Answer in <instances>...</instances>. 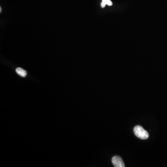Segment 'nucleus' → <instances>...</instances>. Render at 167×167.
Instances as JSON below:
<instances>
[{
    "label": "nucleus",
    "mask_w": 167,
    "mask_h": 167,
    "mask_svg": "<svg viewBox=\"0 0 167 167\" xmlns=\"http://www.w3.org/2000/svg\"><path fill=\"white\" fill-rule=\"evenodd\" d=\"M1 12V7H0V12Z\"/></svg>",
    "instance_id": "423d86ee"
},
{
    "label": "nucleus",
    "mask_w": 167,
    "mask_h": 167,
    "mask_svg": "<svg viewBox=\"0 0 167 167\" xmlns=\"http://www.w3.org/2000/svg\"><path fill=\"white\" fill-rule=\"evenodd\" d=\"M102 2L105 3L106 5L107 4L109 6H112V3L110 0H102Z\"/></svg>",
    "instance_id": "20e7f679"
},
{
    "label": "nucleus",
    "mask_w": 167,
    "mask_h": 167,
    "mask_svg": "<svg viewBox=\"0 0 167 167\" xmlns=\"http://www.w3.org/2000/svg\"><path fill=\"white\" fill-rule=\"evenodd\" d=\"M112 164L115 167H125V165L123 160L120 157L115 156L112 159Z\"/></svg>",
    "instance_id": "f03ea898"
},
{
    "label": "nucleus",
    "mask_w": 167,
    "mask_h": 167,
    "mask_svg": "<svg viewBox=\"0 0 167 167\" xmlns=\"http://www.w3.org/2000/svg\"><path fill=\"white\" fill-rule=\"evenodd\" d=\"M133 131L135 135L141 139H147L149 137L148 132L139 125L135 127Z\"/></svg>",
    "instance_id": "f257e3e1"
},
{
    "label": "nucleus",
    "mask_w": 167,
    "mask_h": 167,
    "mask_svg": "<svg viewBox=\"0 0 167 167\" xmlns=\"http://www.w3.org/2000/svg\"><path fill=\"white\" fill-rule=\"evenodd\" d=\"M16 72L18 75L22 77H25L27 75L26 71L22 69L21 68L18 67L16 69Z\"/></svg>",
    "instance_id": "7ed1b4c3"
},
{
    "label": "nucleus",
    "mask_w": 167,
    "mask_h": 167,
    "mask_svg": "<svg viewBox=\"0 0 167 167\" xmlns=\"http://www.w3.org/2000/svg\"><path fill=\"white\" fill-rule=\"evenodd\" d=\"M106 4L105 3H104V2H102L101 3V6L102 7H105V6Z\"/></svg>",
    "instance_id": "39448f33"
}]
</instances>
